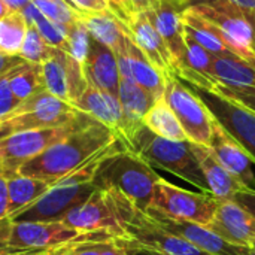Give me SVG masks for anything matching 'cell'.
Instances as JSON below:
<instances>
[{"label":"cell","mask_w":255,"mask_h":255,"mask_svg":"<svg viewBox=\"0 0 255 255\" xmlns=\"http://www.w3.org/2000/svg\"><path fill=\"white\" fill-rule=\"evenodd\" d=\"M115 140H118V136L114 130L88 115L87 120L67 137L22 164L18 173L54 185L82 167L90 158L112 145Z\"/></svg>","instance_id":"obj_1"},{"label":"cell","mask_w":255,"mask_h":255,"mask_svg":"<svg viewBox=\"0 0 255 255\" xmlns=\"http://www.w3.org/2000/svg\"><path fill=\"white\" fill-rule=\"evenodd\" d=\"M127 148L120 139L115 140L108 148L97 152L90 158L82 167L67 175L61 181L55 182L37 202L24 209L10 221H60L61 217L75 208L78 203L84 202L96 190V176L102 164L117 151Z\"/></svg>","instance_id":"obj_2"},{"label":"cell","mask_w":255,"mask_h":255,"mask_svg":"<svg viewBox=\"0 0 255 255\" xmlns=\"http://www.w3.org/2000/svg\"><path fill=\"white\" fill-rule=\"evenodd\" d=\"M99 188L105 191L115 215L118 224V235L115 238L166 255H209L187 241L166 232L118 190L111 187Z\"/></svg>","instance_id":"obj_3"},{"label":"cell","mask_w":255,"mask_h":255,"mask_svg":"<svg viewBox=\"0 0 255 255\" xmlns=\"http://www.w3.org/2000/svg\"><path fill=\"white\" fill-rule=\"evenodd\" d=\"M128 149L142 157L149 166L170 172L211 194L200 164L191 149L190 140H169L152 133L146 126H140L128 142Z\"/></svg>","instance_id":"obj_4"},{"label":"cell","mask_w":255,"mask_h":255,"mask_svg":"<svg viewBox=\"0 0 255 255\" xmlns=\"http://www.w3.org/2000/svg\"><path fill=\"white\" fill-rule=\"evenodd\" d=\"M160 178L142 157L128 148H123L102 164L94 184L96 187L118 190L142 211H146Z\"/></svg>","instance_id":"obj_5"},{"label":"cell","mask_w":255,"mask_h":255,"mask_svg":"<svg viewBox=\"0 0 255 255\" xmlns=\"http://www.w3.org/2000/svg\"><path fill=\"white\" fill-rule=\"evenodd\" d=\"M81 111L45 90L21 102L0 121V137L27 130L67 126L73 123Z\"/></svg>","instance_id":"obj_6"},{"label":"cell","mask_w":255,"mask_h":255,"mask_svg":"<svg viewBox=\"0 0 255 255\" xmlns=\"http://www.w3.org/2000/svg\"><path fill=\"white\" fill-rule=\"evenodd\" d=\"M87 114L81 112L79 117L67 126L27 130L0 137V167L4 176L18 173L22 164L67 137L87 120Z\"/></svg>","instance_id":"obj_7"},{"label":"cell","mask_w":255,"mask_h":255,"mask_svg":"<svg viewBox=\"0 0 255 255\" xmlns=\"http://www.w3.org/2000/svg\"><path fill=\"white\" fill-rule=\"evenodd\" d=\"M97 233H81L61 221H7L0 226V244L16 250H54Z\"/></svg>","instance_id":"obj_8"},{"label":"cell","mask_w":255,"mask_h":255,"mask_svg":"<svg viewBox=\"0 0 255 255\" xmlns=\"http://www.w3.org/2000/svg\"><path fill=\"white\" fill-rule=\"evenodd\" d=\"M218 203L220 200H217L212 194L193 193L160 178L154 187V196L149 208H154L176 220L209 226L214 220Z\"/></svg>","instance_id":"obj_9"},{"label":"cell","mask_w":255,"mask_h":255,"mask_svg":"<svg viewBox=\"0 0 255 255\" xmlns=\"http://www.w3.org/2000/svg\"><path fill=\"white\" fill-rule=\"evenodd\" d=\"M163 99L176 115L187 139L194 143L209 145L214 117L200 97L181 79L170 76L166 84Z\"/></svg>","instance_id":"obj_10"},{"label":"cell","mask_w":255,"mask_h":255,"mask_svg":"<svg viewBox=\"0 0 255 255\" xmlns=\"http://www.w3.org/2000/svg\"><path fill=\"white\" fill-rule=\"evenodd\" d=\"M206 105L220 126L245 149L255 163V115L241 105L209 90L190 87Z\"/></svg>","instance_id":"obj_11"},{"label":"cell","mask_w":255,"mask_h":255,"mask_svg":"<svg viewBox=\"0 0 255 255\" xmlns=\"http://www.w3.org/2000/svg\"><path fill=\"white\" fill-rule=\"evenodd\" d=\"M40 66L45 90L72 106L88 87L84 66L60 48L52 46L49 58Z\"/></svg>","instance_id":"obj_12"},{"label":"cell","mask_w":255,"mask_h":255,"mask_svg":"<svg viewBox=\"0 0 255 255\" xmlns=\"http://www.w3.org/2000/svg\"><path fill=\"white\" fill-rule=\"evenodd\" d=\"M145 212L166 232L187 241L188 244L194 245L196 248L208 253L209 255H247L250 251V247L229 244L217 233H214L208 226H202L185 220H176L154 208H148Z\"/></svg>","instance_id":"obj_13"},{"label":"cell","mask_w":255,"mask_h":255,"mask_svg":"<svg viewBox=\"0 0 255 255\" xmlns=\"http://www.w3.org/2000/svg\"><path fill=\"white\" fill-rule=\"evenodd\" d=\"M60 221L81 233L109 232L114 236L118 235V224L109 200L105 191L99 187H96L84 202L67 211Z\"/></svg>","instance_id":"obj_14"},{"label":"cell","mask_w":255,"mask_h":255,"mask_svg":"<svg viewBox=\"0 0 255 255\" xmlns=\"http://www.w3.org/2000/svg\"><path fill=\"white\" fill-rule=\"evenodd\" d=\"M208 227L229 244L250 248L255 244V217L236 202H220Z\"/></svg>","instance_id":"obj_15"},{"label":"cell","mask_w":255,"mask_h":255,"mask_svg":"<svg viewBox=\"0 0 255 255\" xmlns=\"http://www.w3.org/2000/svg\"><path fill=\"white\" fill-rule=\"evenodd\" d=\"M115 55L118 60L121 78L136 82L137 85L149 91L157 100L164 96L169 78L142 54V51L134 45L131 39H128L127 46Z\"/></svg>","instance_id":"obj_16"},{"label":"cell","mask_w":255,"mask_h":255,"mask_svg":"<svg viewBox=\"0 0 255 255\" xmlns=\"http://www.w3.org/2000/svg\"><path fill=\"white\" fill-rule=\"evenodd\" d=\"M130 39L142 51V54L167 78L175 76L173 57L161 37V34L154 27L146 12L136 13L128 22Z\"/></svg>","instance_id":"obj_17"},{"label":"cell","mask_w":255,"mask_h":255,"mask_svg":"<svg viewBox=\"0 0 255 255\" xmlns=\"http://www.w3.org/2000/svg\"><path fill=\"white\" fill-rule=\"evenodd\" d=\"M214 155L218 161L233 175L236 176L245 188L255 191V176L251 169V158L245 152V149L220 126V123L214 118L212 123V134L209 145Z\"/></svg>","instance_id":"obj_18"},{"label":"cell","mask_w":255,"mask_h":255,"mask_svg":"<svg viewBox=\"0 0 255 255\" xmlns=\"http://www.w3.org/2000/svg\"><path fill=\"white\" fill-rule=\"evenodd\" d=\"M184 7L172 0H160L152 9L146 10L157 31L164 39L175 63V75L185 57V33L182 22Z\"/></svg>","instance_id":"obj_19"},{"label":"cell","mask_w":255,"mask_h":255,"mask_svg":"<svg viewBox=\"0 0 255 255\" xmlns=\"http://www.w3.org/2000/svg\"><path fill=\"white\" fill-rule=\"evenodd\" d=\"M73 108L114 130L118 139L124 143L126 120L118 96L88 84L81 97L73 103Z\"/></svg>","instance_id":"obj_20"},{"label":"cell","mask_w":255,"mask_h":255,"mask_svg":"<svg viewBox=\"0 0 255 255\" xmlns=\"http://www.w3.org/2000/svg\"><path fill=\"white\" fill-rule=\"evenodd\" d=\"M191 149L200 164L211 194L220 202H233L235 196L245 188L244 184L218 161L209 146L191 142Z\"/></svg>","instance_id":"obj_21"},{"label":"cell","mask_w":255,"mask_h":255,"mask_svg":"<svg viewBox=\"0 0 255 255\" xmlns=\"http://www.w3.org/2000/svg\"><path fill=\"white\" fill-rule=\"evenodd\" d=\"M84 73L88 84L118 96L121 76L117 55L112 49L93 37L90 39L88 55L84 63Z\"/></svg>","instance_id":"obj_22"},{"label":"cell","mask_w":255,"mask_h":255,"mask_svg":"<svg viewBox=\"0 0 255 255\" xmlns=\"http://www.w3.org/2000/svg\"><path fill=\"white\" fill-rule=\"evenodd\" d=\"M118 99H120L124 120H126L124 145L128 148V142H130L133 133L143 124L145 115L155 105L157 99L149 91H146L136 82L126 79V78H121V81H120Z\"/></svg>","instance_id":"obj_23"},{"label":"cell","mask_w":255,"mask_h":255,"mask_svg":"<svg viewBox=\"0 0 255 255\" xmlns=\"http://www.w3.org/2000/svg\"><path fill=\"white\" fill-rule=\"evenodd\" d=\"M82 24L87 27L90 36L103 43L115 54L121 52L130 39L128 27L118 19L112 12L106 13H84L81 15Z\"/></svg>","instance_id":"obj_24"},{"label":"cell","mask_w":255,"mask_h":255,"mask_svg":"<svg viewBox=\"0 0 255 255\" xmlns=\"http://www.w3.org/2000/svg\"><path fill=\"white\" fill-rule=\"evenodd\" d=\"M6 179L9 196V221L15 218L18 214H21L24 209L31 206L34 202H37L52 187L40 179L30 178L21 173L6 176Z\"/></svg>","instance_id":"obj_25"},{"label":"cell","mask_w":255,"mask_h":255,"mask_svg":"<svg viewBox=\"0 0 255 255\" xmlns=\"http://www.w3.org/2000/svg\"><path fill=\"white\" fill-rule=\"evenodd\" d=\"M214 78L227 87L255 88V66L239 58H214Z\"/></svg>","instance_id":"obj_26"},{"label":"cell","mask_w":255,"mask_h":255,"mask_svg":"<svg viewBox=\"0 0 255 255\" xmlns=\"http://www.w3.org/2000/svg\"><path fill=\"white\" fill-rule=\"evenodd\" d=\"M143 126H146L152 133L169 140H188L184 128L181 127L176 115L161 97L155 102L151 111L143 118Z\"/></svg>","instance_id":"obj_27"},{"label":"cell","mask_w":255,"mask_h":255,"mask_svg":"<svg viewBox=\"0 0 255 255\" xmlns=\"http://www.w3.org/2000/svg\"><path fill=\"white\" fill-rule=\"evenodd\" d=\"M9 82H10V90L19 103L40 91H45V82H43L40 64H31L25 61L24 64L12 70Z\"/></svg>","instance_id":"obj_28"},{"label":"cell","mask_w":255,"mask_h":255,"mask_svg":"<svg viewBox=\"0 0 255 255\" xmlns=\"http://www.w3.org/2000/svg\"><path fill=\"white\" fill-rule=\"evenodd\" d=\"M28 22L22 12H9L0 18V54L19 55Z\"/></svg>","instance_id":"obj_29"},{"label":"cell","mask_w":255,"mask_h":255,"mask_svg":"<svg viewBox=\"0 0 255 255\" xmlns=\"http://www.w3.org/2000/svg\"><path fill=\"white\" fill-rule=\"evenodd\" d=\"M28 25H34L37 31L42 34V37L55 48H60L63 51L67 49V25L57 24L46 18L33 3H30L22 10Z\"/></svg>","instance_id":"obj_30"},{"label":"cell","mask_w":255,"mask_h":255,"mask_svg":"<svg viewBox=\"0 0 255 255\" xmlns=\"http://www.w3.org/2000/svg\"><path fill=\"white\" fill-rule=\"evenodd\" d=\"M31 3L46 18L61 25H70L79 21L82 15V12L75 7L69 0H33Z\"/></svg>","instance_id":"obj_31"},{"label":"cell","mask_w":255,"mask_h":255,"mask_svg":"<svg viewBox=\"0 0 255 255\" xmlns=\"http://www.w3.org/2000/svg\"><path fill=\"white\" fill-rule=\"evenodd\" d=\"M52 46L42 37L34 25H28L19 55L31 64H43L51 55Z\"/></svg>","instance_id":"obj_32"},{"label":"cell","mask_w":255,"mask_h":255,"mask_svg":"<svg viewBox=\"0 0 255 255\" xmlns=\"http://www.w3.org/2000/svg\"><path fill=\"white\" fill-rule=\"evenodd\" d=\"M90 39H91V36L81 19L67 25V49H66V52H69L82 66L88 55Z\"/></svg>","instance_id":"obj_33"},{"label":"cell","mask_w":255,"mask_h":255,"mask_svg":"<svg viewBox=\"0 0 255 255\" xmlns=\"http://www.w3.org/2000/svg\"><path fill=\"white\" fill-rule=\"evenodd\" d=\"M214 93L241 105L255 115V88H242V87H227L223 84H217L212 90Z\"/></svg>","instance_id":"obj_34"},{"label":"cell","mask_w":255,"mask_h":255,"mask_svg":"<svg viewBox=\"0 0 255 255\" xmlns=\"http://www.w3.org/2000/svg\"><path fill=\"white\" fill-rule=\"evenodd\" d=\"M12 70L0 75V121L4 120L19 105V102L16 100V97L13 96V93L10 90L9 79H10Z\"/></svg>","instance_id":"obj_35"},{"label":"cell","mask_w":255,"mask_h":255,"mask_svg":"<svg viewBox=\"0 0 255 255\" xmlns=\"http://www.w3.org/2000/svg\"><path fill=\"white\" fill-rule=\"evenodd\" d=\"M84 13H106L111 12L108 0H69Z\"/></svg>","instance_id":"obj_36"},{"label":"cell","mask_w":255,"mask_h":255,"mask_svg":"<svg viewBox=\"0 0 255 255\" xmlns=\"http://www.w3.org/2000/svg\"><path fill=\"white\" fill-rule=\"evenodd\" d=\"M109 3V9L111 12L118 18L121 19L126 25H128V22L131 21V18L134 16L133 10H131V6L128 3V0H108Z\"/></svg>","instance_id":"obj_37"},{"label":"cell","mask_w":255,"mask_h":255,"mask_svg":"<svg viewBox=\"0 0 255 255\" xmlns=\"http://www.w3.org/2000/svg\"><path fill=\"white\" fill-rule=\"evenodd\" d=\"M9 215V196H7V179L0 167V226L7 223Z\"/></svg>","instance_id":"obj_38"},{"label":"cell","mask_w":255,"mask_h":255,"mask_svg":"<svg viewBox=\"0 0 255 255\" xmlns=\"http://www.w3.org/2000/svg\"><path fill=\"white\" fill-rule=\"evenodd\" d=\"M233 202H236L238 205H241L242 208H245L248 212H251L255 217V191L248 190V188H244V190H241L235 196Z\"/></svg>","instance_id":"obj_39"},{"label":"cell","mask_w":255,"mask_h":255,"mask_svg":"<svg viewBox=\"0 0 255 255\" xmlns=\"http://www.w3.org/2000/svg\"><path fill=\"white\" fill-rule=\"evenodd\" d=\"M51 250H16L0 244V255H42Z\"/></svg>","instance_id":"obj_40"},{"label":"cell","mask_w":255,"mask_h":255,"mask_svg":"<svg viewBox=\"0 0 255 255\" xmlns=\"http://www.w3.org/2000/svg\"><path fill=\"white\" fill-rule=\"evenodd\" d=\"M118 239V238H117ZM118 242L126 248L127 255H166L161 254V253H155V251H151V250H146V248H142V247H137L134 244H130V242H124L121 239H118Z\"/></svg>","instance_id":"obj_41"},{"label":"cell","mask_w":255,"mask_h":255,"mask_svg":"<svg viewBox=\"0 0 255 255\" xmlns=\"http://www.w3.org/2000/svg\"><path fill=\"white\" fill-rule=\"evenodd\" d=\"M160 0H128L133 13H140V12H146L149 9H152Z\"/></svg>","instance_id":"obj_42"},{"label":"cell","mask_w":255,"mask_h":255,"mask_svg":"<svg viewBox=\"0 0 255 255\" xmlns=\"http://www.w3.org/2000/svg\"><path fill=\"white\" fill-rule=\"evenodd\" d=\"M10 12H22L33 0H3Z\"/></svg>","instance_id":"obj_43"},{"label":"cell","mask_w":255,"mask_h":255,"mask_svg":"<svg viewBox=\"0 0 255 255\" xmlns=\"http://www.w3.org/2000/svg\"><path fill=\"white\" fill-rule=\"evenodd\" d=\"M211 1H215V0H211ZM209 1V3H211ZM241 9H245V10H250V12H255V0H226Z\"/></svg>","instance_id":"obj_44"},{"label":"cell","mask_w":255,"mask_h":255,"mask_svg":"<svg viewBox=\"0 0 255 255\" xmlns=\"http://www.w3.org/2000/svg\"><path fill=\"white\" fill-rule=\"evenodd\" d=\"M200 0H178V3L185 9V7H188V6H193V4H197Z\"/></svg>","instance_id":"obj_45"},{"label":"cell","mask_w":255,"mask_h":255,"mask_svg":"<svg viewBox=\"0 0 255 255\" xmlns=\"http://www.w3.org/2000/svg\"><path fill=\"white\" fill-rule=\"evenodd\" d=\"M9 12H10V10L7 9V6L4 4V1H3V0H0V18L6 16Z\"/></svg>","instance_id":"obj_46"},{"label":"cell","mask_w":255,"mask_h":255,"mask_svg":"<svg viewBox=\"0 0 255 255\" xmlns=\"http://www.w3.org/2000/svg\"><path fill=\"white\" fill-rule=\"evenodd\" d=\"M247 255H255V250L250 248V251H248V254H247Z\"/></svg>","instance_id":"obj_47"},{"label":"cell","mask_w":255,"mask_h":255,"mask_svg":"<svg viewBox=\"0 0 255 255\" xmlns=\"http://www.w3.org/2000/svg\"><path fill=\"white\" fill-rule=\"evenodd\" d=\"M251 248H253V250H255V244H253V247H251Z\"/></svg>","instance_id":"obj_48"},{"label":"cell","mask_w":255,"mask_h":255,"mask_svg":"<svg viewBox=\"0 0 255 255\" xmlns=\"http://www.w3.org/2000/svg\"><path fill=\"white\" fill-rule=\"evenodd\" d=\"M172 1H176V3H178V0H172ZM178 4H179V3H178Z\"/></svg>","instance_id":"obj_49"}]
</instances>
